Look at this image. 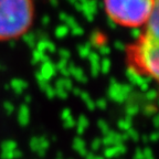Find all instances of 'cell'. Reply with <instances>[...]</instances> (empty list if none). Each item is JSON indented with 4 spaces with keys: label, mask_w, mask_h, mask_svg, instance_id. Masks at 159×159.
<instances>
[{
    "label": "cell",
    "mask_w": 159,
    "mask_h": 159,
    "mask_svg": "<svg viewBox=\"0 0 159 159\" xmlns=\"http://www.w3.org/2000/svg\"><path fill=\"white\" fill-rule=\"evenodd\" d=\"M34 18L32 0H0V40H15L29 31Z\"/></svg>",
    "instance_id": "1"
},
{
    "label": "cell",
    "mask_w": 159,
    "mask_h": 159,
    "mask_svg": "<svg viewBox=\"0 0 159 159\" xmlns=\"http://www.w3.org/2000/svg\"><path fill=\"white\" fill-rule=\"evenodd\" d=\"M158 8V0H104L108 18L118 25L138 29Z\"/></svg>",
    "instance_id": "2"
},
{
    "label": "cell",
    "mask_w": 159,
    "mask_h": 159,
    "mask_svg": "<svg viewBox=\"0 0 159 159\" xmlns=\"http://www.w3.org/2000/svg\"><path fill=\"white\" fill-rule=\"evenodd\" d=\"M158 35L145 30L138 39L137 44L133 48V59L140 73L156 80L159 70Z\"/></svg>",
    "instance_id": "3"
},
{
    "label": "cell",
    "mask_w": 159,
    "mask_h": 159,
    "mask_svg": "<svg viewBox=\"0 0 159 159\" xmlns=\"http://www.w3.org/2000/svg\"><path fill=\"white\" fill-rule=\"evenodd\" d=\"M130 92V87L125 86V85L118 84L117 82H114L109 86V96L111 98L116 101V102H123L127 98Z\"/></svg>",
    "instance_id": "4"
},
{
    "label": "cell",
    "mask_w": 159,
    "mask_h": 159,
    "mask_svg": "<svg viewBox=\"0 0 159 159\" xmlns=\"http://www.w3.org/2000/svg\"><path fill=\"white\" fill-rule=\"evenodd\" d=\"M125 152V147H123L122 144H117L113 145L111 148H108L105 152V156L108 157V158H113V157H117L120 154Z\"/></svg>",
    "instance_id": "5"
},
{
    "label": "cell",
    "mask_w": 159,
    "mask_h": 159,
    "mask_svg": "<svg viewBox=\"0 0 159 159\" xmlns=\"http://www.w3.org/2000/svg\"><path fill=\"white\" fill-rule=\"evenodd\" d=\"M29 118H30V113H29V108L25 105H22L19 109V115H18V120L22 126L28 125L29 123Z\"/></svg>",
    "instance_id": "6"
},
{
    "label": "cell",
    "mask_w": 159,
    "mask_h": 159,
    "mask_svg": "<svg viewBox=\"0 0 159 159\" xmlns=\"http://www.w3.org/2000/svg\"><path fill=\"white\" fill-rule=\"evenodd\" d=\"M52 71H54V66H53L51 63L50 62H43L42 67H41V72H40V75H41L45 81H48L50 77L52 76V74H54V72H52Z\"/></svg>",
    "instance_id": "7"
},
{
    "label": "cell",
    "mask_w": 159,
    "mask_h": 159,
    "mask_svg": "<svg viewBox=\"0 0 159 159\" xmlns=\"http://www.w3.org/2000/svg\"><path fill=\"white\" fill-rule=\"evenodd\" d=\"M11 86H12V89L16 93H21L22 91H25V86H27V83H25L22 80H15L11 83Z\"/></svg>",
    "instance_id": "8"
},
{
    "label": "cell",
    "mask_w": 159,
    "mask_h": 159,
    "mask_svg": "<svg viewBox=\"0 0 159 159\" xmlns=\"http://www.w3.org/2000/svg\"><path fill=\"white\" fill-rule=\"evenodd\" d=\"M74 148L76 149L77 152H81V154L85 155L86 154V148H85V143L83 142L82 139H75L74 142Z\"/></svg>",
    "instance_id": "9"
},
{
    "label": "cell",
    "mask_w": 159,
    "mask_h": 159,
    "mask_svg": "<svg viewBox=\"0 0 159 159\" xmlns=\"http://www.w3.org/2000/svg\"><path fill=\"white\" fill-rule=\"evenodd\" d=\"M87 125H89V120H87L84 116L80 117V118H79V124H77V126H79V132H81L80 134H82V132L84 130L85 128H86Z\"/></svg>",
    "instance_id": "10"
},
{
    "label": "cell",
    "mask_w": 159,
    "mask_h": 159,
    "mask_svg": "<svg viewBox=\"0 0 159 159\" xmlns=\"http://www.w3.org/2000/svg\"><path fill=\"white\" fill-rule=\"evenodd\" d=\"M118 126L123 130H128V129H130V122H129L128 119H122V120H119Z\"/></svg>",
    "instance_id": "11"
},
{
    "label": "cell",
    "mask_w": 159,
    "mask_h": 159,
    "mask_svg": "<svg viewBox=\"0 0 159 159\" xmlns=\"http://www.w3.org/2000/svg\"><path fill=\"white\" fill-rule=\"evenodd\" d=\"M109 67H111V63H109V61H103V62L99 63V70H102L104 73L108 72Z\"/></svg>",
    "instance_id": "12"
},
{
    "label": "cell",
    "mask_w": 159,
    "mask_h": 159,
    "mask_svg": "<svg viewBox=\"0 0 159 159\" xmlns=\"http://www.w3.org/2000/svg\"><path fill=\"white\" fill-rule=\"evenodd\" d=\"M5 109L7 111L8 114H11L13 112V109H15V106H13L11 103H6L5 104Z\"/></svg>",
    "instance_id": "13"
},
{
    "label": "cell",
    "mask_w": 159,
    "mask_h": 159,
    "mask_svg": "<svg viewBox=\"0 0 159 159\" xmlns=\"http://www.w3.org/2000/svg\"><path fill=\"white\" fill-rule=\"evenodd\" d=\"M101 144H102V142H101V140H94V143H93V145H92L93 149H94V150H96Z\"/></svg>",
    "instance_id": "14"
},
{
    "label": "cell",
    "mask_w": 159,
    "mask_h": 159,
    "mask_svg": "<svg viewBox=\"0 0 159 159\" xmlns=\"http://www.w3.org/2000/svg\"><path fill=\"white\" fill-rule=\"evenodd\" d=\"M135 158H136V159H144V154H143V152H140V150H137Z\"/></svg>",
    "instance_id": "15"
}]
</instances>
